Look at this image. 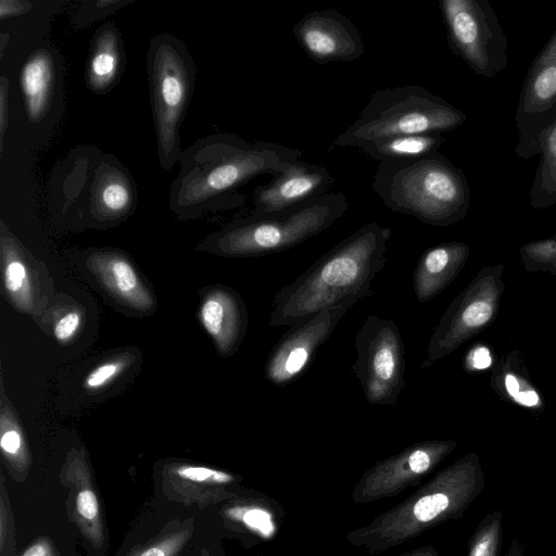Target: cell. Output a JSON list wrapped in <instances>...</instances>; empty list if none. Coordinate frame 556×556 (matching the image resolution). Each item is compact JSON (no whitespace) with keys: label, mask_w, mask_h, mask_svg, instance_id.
Returning <instances> with one entry per match:
<instances>
[{"label":"cell","mask_w":556,"mask_h":556,"mask_svg":"<svg viewBox=\"0 0 556 556\" xmlns=\"http://www.w3.org/2000/svg\"><path fill=\"white\" fill-rule=\"evenodd\" d=\"M302 150L270 141L249 142L233 132L211 134L184 149L169 187L168 204L179 219L241 205L249 180L276 176L301 161Z\"/></svg>","instance_id":"6da1fadb"},{"label":"cell","mask_w":556,"mask_h":556,"mask_svg":"<svg viewBox=\"0 0 556 556\" xmlns=\"http://www.w3.org/2000/svg\"><path fill=\"white\" fill-rule=\"evenodd\" d=\"M391 236V228L369 223L340 241L274 295L269 326L291 327L323 309L370 296Z\"/></svg>","instance_id":"7a4b0ae2"},{"label":"cell","mask_w":556,"mask_h":556,"mask_svg":"<svg viewBox=\"0 0 556 556\" xmlns=\"http://www.w3.org/2000/svg\"><path fill=\"white\" fill-rule=\"evenodd\" d=\"M483 488L479 456L468 453L396 506L351 530L346 541L369 555L397 547L443 522L460 518Z\"/></svg>","instance_id":"3957f363"},{"label":"cell","mask_w":556,"mask_h":556,"mask_svg":"<svg viewBox=\"0 0 556 556\" xmlns=\"http://www.w3.org/2000/svg\"><path fill=\"white\" fill-rule=\"evenodd\" d=\"M372 189L391 211L437 227L464 219L471 199L464 172L440 153L379 163Z\"/></svg>","instance_id":"277c9868"},{"label":"cell","mask_w":556,"mask_h":556,"mask_svg":"<svg viewBox=\"0 0 556 556\" xmlns=\"http://www.w3.org/2000/svg\"><path fill=\"white\" fill-rule=\"evenodd\" d=\"M138 190L115 155L94 147H77L56 166L51 178V203L62 216L114 224L136 208Z\"/></svg>","instance_id":"5b68a950"},{"label":"cell","mask_w":556,"mask_h":556,"mask_svg":"<svg viewBox=\"0 0 556 556\" xmlns=\"http://www.w3.org/2000/svg\"><path fill=\"white\" fill-rule=\"evenodd\" d=\"M467 115L428 89L397 86L375 91L358 117L337 138L332 146L359 148L379 139L455 130Z\"/></svg>","instance_id":"8992f818"},{"label":"cell","mask_w":556,"mask_h":556,"mask_svg":"<svg viewBox=\"0 0 556 556\" xmlns=\"http://www.w3.org/2000/svg\"><path fill=\"white\" fill-rule=\"evenodd\" d=\"M349 206L342 192H328L280 214H250L212 235L204 248L228 257L281 252L329 228Z\"/></svg>","instance_id":"52a82bcc"},{"label":"cell","mask_w":556,"mask_h":556,"mask_svg":"<svg viewBox=\"0 0 556 556\" xmlns=\"http://www.w3.org/2000/svg\"><path fill=\"white\" fill-rule=\"evenodd\" d=\"M146 64L159 164L169 170L184 151L180 128L194 90L195 66L185 42L169 33L151 38Z\"/></svg>","instance_id":"ba28073f"},{"label":"cell","mask_w":556,"mask_h":556,"mask_svg":"<svg viewBox=\"0 0 556 556\" xmlns=\"http://www.w3.org/2000/svg\"><path fill=\"white\" fill-rule=\"evenodd\" d=\"M451 51L477 76L494 78L508 63L507 37L486 0H441Z\"/></svg>","instance_id":"9c48e42d"},{"label":"cell","mask_w":556,"mask_h":556,"mask_svg":"<svg viewBox=\"0 0 556 556\" xmlns=\"http://www.w3.org/2000/svg\"><path fill=\"white\" fill-rule=\"evenodd\" d=\"M351 369L369 404L396 405L405 387V344L391 319L368 315L355 334Z\"/></svg>","instance_id":"30bf717a"},{"label":"cell","mask_w":556,"mask_h":556,"mask_svg":"<svg viewBox=\"0 0 556 556\" xmlns=\"http://www.w3.org/2000/svg\"><path fill=\"white\" fill-rule=\"evenodd\" d=\"M504 265L484 266L451 302L434 327L422 368L450 355L495 319L502 295Z\"/></svg>","instance_id":"8fae6325"},{"label":"cell","mask_w":556,"mask_h":556,"mask_svg":"<svg viewBox=\"0 0 556 556\" xmlns=\"http://www.w3.org/2000/svg\"><path fill=\"white\" fill-rule=\"evenodd\" d=\"M556 118V28L533 59L525 77L515 115L518 142L515 153L539 155L540 139Z\"/></svg>","instance_id":"7c38bea8"},{"label":"cell","mask_w":556,"mask_h":556,"mask_svg":"<svg viewBox=\"0 0 556 556\" xmlns=\"http://www.w3.org/2000/svg\"><path fill=\"white\" fill-rule=\"evenodd\" d=\"M456 445L452 440H427L377 460L355 484L352 491L353 503L366 504L393 497L419 484Z\"/></svg>","instance_id":"4fadbf2b"},{"label":"cell","mask_w":556,"mask_h":556,"mask_svg":"<svg viewBox=\"0 0 556 556\" xmlns=\"http://www.w3.org/2000/svg\"><path fill=\"white\" fill-rule=\"evenodd\" d=\"M354 304L348 302L323 309L291 326L268 354L267 380L279 386L298 379Z\"/></svg>","instance_id":"5bb4252c"},{"label":"cell","mask_w":556,"mask_h":556,"mask_svg":"<svg viewBox=\"0 0 556 556\" xmlns=\"http://www.w3.org/2000/svg\"><path fill=\"white\" fill-rule=\"evenodd\" d=\"M292 31L300 47L318 64L353 62L365 50L356 25L332 9L305 14L294 24Z\"/></svg>","instance_id":"9a60e30c"},{"label":"cell","mask_w":556,"mask_h":556,"mask_svg":"<svg viewBox=\"0 0 556 556\" xmlns=\"http://www.w3.org/2000/svg\"><path fill=\"white\" fill-rule=\"evenodd\" d=\"M332 184L333 178L325 165L299 161L254 190V207L250 214L265 216L287 212L328 193Z\"/></svg>","instance_id":"2e32d148"},{"label":"cell","mask_w":556,"mask_h":556,"mask_svg":"<svg viewBox=\"0 0 556 556\" xmlns=\"http://www.w3.org/2000/svg\"><path fill=\"white\" fill-rule=\"evenodd\" d=\"M238 477L211 467L169 464L163 471V490L176 502L205 507L235 496L229 490Z\"/></svg>","instance_id":"e0dca14e"},{"label":"cell","mask_w":556,"mask_h":556,"mask_svg":"<svg viewBox=\"0 0 556 556\" xmlns=\"http://www.w3.org/2000/svg\"><path fill=\"white\" fill-rule=\"evenodd\" d=\"M199 316L223 355H230L239 348L247 330V313L235 291L224 287L212 289L204 296Z\"/></svg>","instance_id":"ac0fdd59"},{"label":"cell","mask_w":556,"mask_h":556,"mask_svg":"<svg viewBox=\"0 0 556 556\" xmlns=\"http://www.w3.org/2000/svg\"><path fill=\"white\" fill-rule=\"evenodd\" d=\"M63 478L71 488L67 505L72 519L93 547H101L105 539L102 510L90 470L78 453L65 463Z\"/></svg>","instance_id":"d6986e66"},{"label":"cell","mask_w":556,"mask_h":556,"mask_svg":"<svg viewBox=\"0 0 556 556\" xmlns=\"http://www.w3.org/2000/svg\"><path fill=\"white\" fill-rule=\"evenodd\" d=\"M470 248L459 241L427 249L413 273V289L418 302H427L446 289L464 269Z\"/></svg>","instance_id":"ffe728a7"},{"label":"cell","mask_w":556,"mask_h":556,"mask_svg":"<svg viewBox=\"0 0 556 556\" xmlns=\"http://www.w3.org/2000/svg\"><path fill=\"white\" fill-rule=\"evenodd\" d=\"M87 263L105 289L128 306L141 311L153 306V299L137 270L121 253L94 252Z\"/></svg>","instance_id":"44dd1931"},{"label":"cell","mask_w":556,"mask_h":556,"mask_svg":"<svg viewBox=\"0 0 556 556\" xmlns=\"http://www.w3.org/2000/svg\"><path fill=\"white\" fill-rule=\"evenodd\" d=\"M125 66L122 35L112 23L99 27L90 42L86 83L96 94L110 92L119 81Z\"/></svg>","instance_id":"7402d4cb"},{"label":"cell","mask_w":556,"mask_h":556,"mask_svg":"<svg viewBox=\"0 0 556 556\" xmlns=\"http://www.w3.org/2000/svg\"><path fill=\"white\" fill-rule=\"evenodd\" d=\"M56 84V64L48 49L33 52L23 64L20 73V86L27 118L40 122L52 104Z\"/></svg>","instance_id":"603a6c76"},{"label":"cell","mask_w":556,"mask_h":556,"mask_svg":"<svg viewBox=\"0 0 556 556\" xmlns=\"http://www.w3.org/2000/svg\"><path fill=\"white\" fill-rule=\"evenodd\" d=\"M444 141L440 134L404 135L369 141L358 149L379 163L412 161L438 154Z\"/></svg>","instance_id":"cb8c5ba5"},{"label":"cell","mask_w":556,"mask_h":556,"mask_svg":"<svg viewBox=\"0 0 556 556\" xmlns=\"http://www.w3.org/2000/svg\"><path fill=\"white\" fill-rule=\"evenodd\" d=\"M539 155L529 199L533 208L544 210L556 204V118L541 136Z\"/></svg>","instance_id":"d4e9b609"},{"label":"cell","mask_w":556,"mask_h":556,"mask_svg":"<svg viewBox=\"0 0 556 556\" xmlns=\"http://www.w3.org/2000/svg\"><path fill=\"white\" fill-rule=\"evenodd\" d=\"M1 256L4 289L21 309H29L33 304V286L28 268L21 257L17 244L1 223Z\"/></svg>","instance_id":"484cf974"},{"label":"cell","mask_w":556,"mask_h":556,"mask_svg":"<svg viewBox=\"0 0 556 556\" xmlns=\"http://www.w3.org/2000/svg\"><path fill=\"white\" fill-rule=\"evenodd\" d=\"M502 518L500 510L488 514L469 540L467 556H501ZM505 556H523L522 546L515 541Z\"/></svg>","instance_id":"4316f807"},{"label":"cell","mask_w":556,"mask_h":556,"mask_svg":"<svg viewBox=\"0 0 556 556\" xmlns=\"http://www.w3.org/2000/svg\"><path fill=\"white\" fill-rule=\"evenodd\" d=\"M0 431V447L3 457L15 472V477L25 476L30 464L27 443L18 424L4 410L1 413Z\"/></svg>","instance_id":"83f0119b"},{"label":"cell","mask_w":556,"mask_h":556,"mask_svg":"<svg viewBox=\"0 0 556 556\" xmlns=\"http://www.w3.org/2000/svg\"><path fill=\"white\" fill-rule=\"evenodd\" d=\"M222 514L227 520L240 523L243 528L262 536H269L275 530L268 510L258 504H231L225 507Z\"/></svg>","instance_id":"f1b7e54d"},{"label":"cell","mask_w":556,"mask_h":556,"mask_svg":"<svg viewBox=\"0 0 556 556\" xmlns=\"http://www.w3.org/2000/svg\"><path fill=\"white\" fill-rule=\"evenodd\" d=\"M520 260L529 273L543 271L556 276V235L523 244Z\"/></svg>","instance_id":"f546056e"},{"label":"cell","mask_w":556,"mask_h":556,"mask_svg":"<svg viewBox=\"0 0 556 556\" xmlns=\"http://www.w3.org/2000/svg\"><path fill=\"white\" fill-rule=\"evenodd\" d=\"M192 534V521L178 530L167 532L128 556H176Z\"/></svg>","instance_id":"4dcf8cb0"},{"label":"cell","mask_w":556,"mask_h":556,"mask_svg":"<svg viewBox=\"0 0 556 556\" xmlns=\"http://www.w3.org/2000/svg\"><path fill=\"white\" fill-rule=\"evenodd\" d=\"M504 368V366H502ZM506 370V368H504ZM498 376L503 378H496L500 381L497 382L505 389V396H509L513 401L522 404V405H534L540 402L538 393L532 389L529 380L523 378L519 372L505 371V375L500 371Z\"/></svg>","instance_id":"1f68e13d"},{"label":"cell","mask_w":556,"mask_h":556,"mask_svg":"<svg viewBox=\"0 0 556 556\" xmlns=\"http://www.w3.org/2000/svg\"><path fill=\"white\" fill-rule=\"evenodd\" d=\"M125 358L105 361L94 367L85 378L84 387L89 391H97L111 383L125 369Z\"/></svg>","instance_id":"d6a6232c"},{"label":"cell","mask_w":556,"mask_h":556,"mask_svg":"<svg viewBox=\"0 0 556 556\" xmlns=\"http://www.w3.org/2000/svg\"><path fill=\"white\" fill-rule=\"evenodd\" d=\"M127 3L128 1L121 0L86 2L77 10L74 24L77 25V27H84V25L97 21L103 15L110 14Z\"/></svg>","instance_id":"836d02e7"},{"label":"cell","mask_w":556,"mask_h":556,"mask_svg":"<svg viewBox=\"0 0 556 556\" xmlns=\"http://www.w3.org/2000/svg\"><path fill=\"white\" fill-rule=\"evenodd\" d=\"M83 316L78 311L64 314L53 327V336L60 343L71 341L81 326Z\"/></svg>","instance_id":"e575fe53"},{"label":"cell","mask_w":556,"mask_h":556,"mask_svg":"<svg viewBox=\"0 0 556 556\" xmlns=\"http://www.w3.org/2000/svg\"><path fill=\"white\" fill-rule=\"evenodd\" d=\"M9 80L5 75L0 78V150H3L4 135L9 122Z\"/></svg>","instance_id":"d590c367"},{"label":"cell","mask_w":556,"mask_h":556,"mask_svg":"<svg viewBox=\"0 0 556 556\" xmlns=\"http://www.w3.org/2000/svg\"><path fill=\"white\" fill-rule=\"evenodd\" d=\"M30 7L26 1L1 0L0 1V17L1 20L18 16L25 13Z\"/></svg>","instance_id":"8d00e7d4"},{"label":"cell","mask_w":556,"mask_h":556,"mask_svg":"<svg viewBox=\"0 0 556 556\" xmlns=\"http://www.w3.org/2000/svg\"><path fill=\"white\" fill-rule=\"evenodd\" d=\"M21 556H54V548L48 539L42 538L33 543Z\"/></svg>","instance_id":"74e56055"},{"label":"cell","mask_w":556,"mask_h":556,"mask_svg":"<svg viewBox=\"0 0 556 556\" xmlns=\"http://www.w3.org/2000/svg\"><path fill=\"white\" fill-rule=\"evenodd\" d=\"M399 556H439V554L433 546H422Z\"/></svg>","instance_id":"f35d334b"}]
</instances>
